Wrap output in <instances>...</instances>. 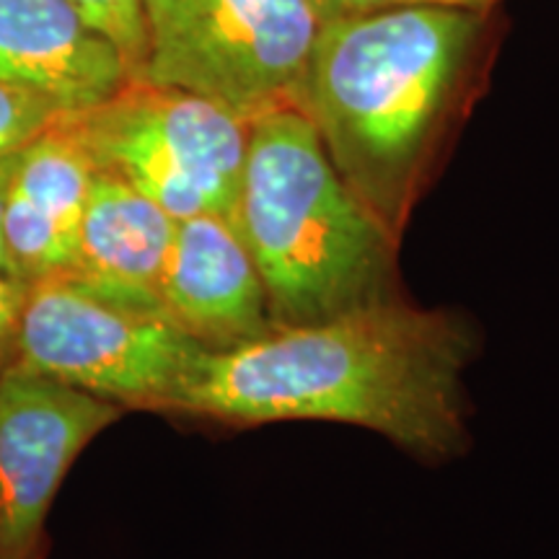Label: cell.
Masks as SVG:
<instances>
[{"label": "cell", "instance_id": "6da1fadb", "mask_svg": "<svg viewBox=\"0 0 559 559\" xmlns=\"http://www.w3.org/2000/svg\"><path fill=\"white\" fill-rule=\"evenodd\" d=\"M472 353L464 319L419 309L396 293L205 353L169 412L230 425L345 423L415 456L445 459L466 440Z\"/></svg>", "mask_w": 559, "mask_h": 559}, {"label": "cell", "instance_id": "7a4b0ae2", "mask_svg": "<svg viewBox=\"0 0 559 559\" xmlns=\"http://www.w3.org/2000/svg\"><path fill=\"white\" fill-rule=\"evenodd\" d=\"M489 13L415 5L321 21L304 115L396 239L477 83Z\"/></svg>", "mask_w": 559, "mask_h": 559}, {"label": "cell", "instance_id": "3957f363", "mask_svg": "<svg viewBox=\"0 0 559 559\" xmlns=\"http://www.w3.org/2000/svg\"><path fill=\"white\" fill-rule=\"evenodd\" d=\"M275 326L396 296L400 241L342 179L300 109L251 122L234 210Z\"/></svg>", "mask_w": 559, "mask_h": 559}, {"label": "cell", "instance_id": "277c9868", "mask_svg": "<svg viewBox=\"0 0 559 559\" xmlns=\"http://www.w3.org/2000/svg\"><path fill=\"white\" fill-rule=\"evenodd\" d=\"M319 29L311 0H143L138 79L192 91L247 122L304 111Z\"/></svg>", "mask_w": 559, "mask_h": 559}, {"label": "cell", "instance_id": "5b68a950", "mask_svg": "<svg viewBox=\"0 0 559 559\" xmlns=\"http://www.w3.org/2000/svg\"><path fill=\"white\" fill-rule=\"evenodd\" d=\"M94 169L128 181L171 218L230 215L251 122L192 91L130 79L96 107L68 115Z\"/></svg>", "mask_w": 559, "mask_h": 559}, {"label": "cell", "instance_id": "8992f818", "mask_svg": "<svg viewBox=\"0 0 559 559\" xmlns=\"http://www.w3.org/2000/svg\"><path fill=\"white\" fill-rule=\"evenodd\" d=\"M205 353L164 313L52 275L26 285L13 362L122 409L169 412Z\"/></svg>", "mask_w": 559, "mask_h": 559}, {"label": "cell", "instance_id": "52a82bcc", "mask_svg": "<svg viewBox=\"0 0 559 559\" xmlns=\"http://www.w3.org/2000/svg\"><path fill=\"white\" fill-rule=\"evenodd\" d=\"M122 407L13 362L0 376V559H37L47 515L83 449Z\"/></svg>", "mask_w": 559, "mask_h": 559}, {"label": "cell", "instance_id": "ba28073f", "mask_svg": "<svg viewBox=\"0 0 559 559\" xmlns=\"http://www.w3.org/2000/svg\"><path fill=\"white\" fill-rule=\"evenodd\" d=\"M158 300L164 317L207 353L249 345L275 330L260 270L228 215L177 221Z\"/></svg>", "mask_w": 559, "mask_h": 559}, {"label": "cell", "instance_id": "9c48e42d", "mask_svg": "<svg viewBox=\"0 0 559 559\" xmlns=\"http://www.w3.org/2000/svg\"><path fill=\"white\" fill-rule=\"evenodd\" d=\"M130 79L122 52L68 0H0V81L37 91L73 115Z\"/></svg>", "mask_w": 559, "mask_h": 559}, {"label": "cell", "instance_id": "30bf717a", "mask_svg": "<svg viewBox=\"0 0 559 559\" xmlns=\"http://www.w3.org/2000/svg\"><path fill=\"white\" fill-rule=\"evenodd\" d=\"M94 164L55 124L16 156L3 205V236L13 272L24 283L73 270Z\"/></svg>", "mask_w": 559, "mask_h": 559}, {"label": "cell", "instance_id": "8fae6325", "mask_svg": "<svg viewBox=\"0 0 559 559\" xmlns=\"http://www.w3.org/2000/svg\"><path fill=\"white\" fill-rule=\"evenodd\" d=\"M177 218L109 171L94 169L73 270L86 288L145 311H160L158 288Z\"/></svg>", "mask_w": 559, "mask_h": 559}, {"label": "cell", "instance_id": "7c38bea8", "mask_svg": "<svg viewBox=\"0 0 559 559\" xmlns=\"http://www.w3.org/2000/svg\"><path fill=\"white\" fill-rule=\"evenodd\" d=\"M68 111L47 96L0 81V158L24 151L60 124Z\"/></svg>", "mask_w": 559, "mask_h": 559}, {"label": "cell", "instance_id": "4fadbf2b", "mask_svg": "<svg viewBox=\"0 0 559 559\" xmlns=\"http://www.w3.org/2000/svg\"><path fill=\"white\" fill-rule=\"evenodd\" d=\"M75 11L102 32L128 62L130 75L138 79L143 66V0H68Z\"/></svg>", "mask_w": 559, "mask_h": 559}, {"label": "cell", "instance_id": "5bb4252c", "mask_svg": "<svg viewBox=\"0 0 559 559\" xmlns=\"http://www.w3.org/2000/svg\"><path fill=\"white\" fill-rule=\"evenodd\" d=\"M321 21L370 13L383 9H415V5H445V9L492 11L500 0H311Z\"/></svg>", "mask_w": 559, "mask_h": 559}, {"label": "cell", "instance_id": "9a60e30c", "mask_svg": "<svg viewBox=\"0 0 559 559\" xmlns=\"http://www.w3.org/2000/svg\"><path fill=\"white\" fill-rule=\"evenodd\" d=\"M26 285L29 283H24L21 277L0 272V376L16 360V340Z\"/></svg>", "mask_w": 559, "mask_h": 559}, {"label": "cell", "instance_id": "2e32d148", "mask_svg": "<svg viewBox=\"0 0 559 559\" xmlns=\"http://www.w3.org/2000/svg\"><path fill=\"white\" fill-rule=\"evenodd\" d=\"M19 153H21V151H19ZM19 153H13V156L0 158V272H9V275H16V272H13L9 249H5V236H3V205H5V190H9V179H11L13 164H16Z\"/></svg>", "mask_w": 559, "mask_h": 559}]
</instances>
